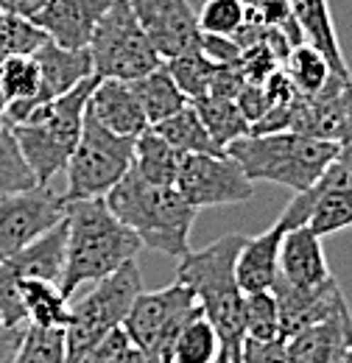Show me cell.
<instances>
[{
  "mask_svg": "<svg viewBox=\"0 0 352 363\" xmlns=\"http://www.w3.org/2000/svg\"><path fill=\"white\" fill-rule=\"evenodd\" d=\"M243 240L246 235L238 232L224 235L207 249L187 252L185 257H179L176 266V282L187 285L199 299L202 313L216 327L221 352L229 358V363L241 361L246 344V324H243L246 294L235 279V260Z\"/></svg>",
  "mask_w": 352,
  "mask_h": 363,
  "instance_id": "cell-1",
  "label": "cell"
},
{
  "mask_svg": "<svg viewBox=\"0 0 352 363\" xmlns=\"http://www.w3.org/2000/svg\"><path fill=\"white\" fill-rule=\"evenodd\" d=\"M67 243L65 274L59 288L73 296L84 282H98L121 266L132 263L143 240L106 204L104 196L67 201Z\"/></svg>",
  "mask_w": 352,
  "mask_h": 363,
  "instance_id": "cell-2",
  "label": "cell"
},
{
  "mask_svg": "<svg viewBox=\"0 0 352 363\" xmlns=\"http://www.w3.org/2000/svg\"><path fill=\"white\" fill-rule=\"evenodd\" d=\"M104 199L109 210L143 240V246L176 260L190 252V229L199 210L185 201L174 184H151L129 168V174Z\"/></svg>",
  "mask_w": 352,
  "mask_h": 363,
  "instance_id": "cell-3",
  "label": "cell"
},
{
  "mask_svg": "<svg viewBox=\"0 0 352 363\" xmlns=\"http://www.w3.org/2000/svg\"><path fill=\"white\" fill-rule=\"evenodd\" d=\"M252 182H274L294 193L313 187L339 154V143L299 132L246 135L224 148Z\"/></svg>",
  "mask_w": 352,
  "mask_h": 363,
  "instance_id": "cell-4",
  "label": "cell"
},
{
  "mask_svg": "<svg viewBox=\"0 0 352 363\" xmlns=\"http://www.w3.org/2000/svg\"><path fill=\"white\" fill-rule=\"evenodd\" d=\"M95 82L98 76H89L70 92L34 106L20 123L9 126L37 184H50L59 171H65L70 154L76 151Z\"/></svg>",
  "mask_w": 352,
  "mask_h": 363,
  "instance_id": "cell-5",
  "label": "cell"
},
{
  "mask_svg": "<svg viewBox=\"0 0 352 363\" xmlns=\"http://www.w3.org/2000/svg\"><path fill=\"white\" fill-rule=\"evenodd\" d=\"M140 291L143 274L132 260L98 279L87 296L70 305V318L65 324V363H79L106 333L121 327Z\"/></svg>",
  "mask_w": 352,
  "mask_h": 363,
  "instance_id": "cell-6",
  "label": "cell"
},
{
  "mask_svg": "<svg viewBox=\"0 0 352 363\" xmlns=\"http://www.w3.org/2000/svg\"><path fill=\"white\" fill-rule=\"evenodd\" d=\"M89 59L98 79L134 82L163 65V56L145 37L132 0H112L89 40Z\"/></svg>",
  "mask_w": 352,
  "mask_h": 363,
  "instance_id": "cell-7",
  "label": "cell"
},
{
  "mask_svg": "<svg viewBox=\"0 0 352 363\" xmlns=\"http://www.w3.org/2000/svg\"><path fill=\"white\" fill-rule=\"evenodd\" d=\"M199 313L202 305L193 291L174 279L160 291H140L121 327L148 363H171L176 335Z\"/></svg>",
  "mask_w": 352,
  "mask_h": 363,
  "instance_id": "cell-8",
  "label": "cell"
},
{
  "mask_svg": "<svg viewBox=\"0 0 352 363\" xmlns=\"http://www.w3.org/2000/svg\"><path fill=\"white\" fill-rule=\"evenodd\" d=\"M134 140L137 137H121L109 132L87 112L79 145L65 165V174H67L65 199L79 201V199L106 196L132 168Z\"/></svg>",
  "mask_w": 352,
  "mask_h": 363,
  "instance_id": "cell-9",
  "label": "cell"
},
{
  "mask_svg": "<svg viewBox=\"0 0 352 363\" xmlns=\"http://www.w3.org/2000/svg\"><path fill=\"white\" fill-rule=\"evenodd\" d=\"M277 224L282 229L308 224L319 238L352 229V168L333 160L313 187L294 193Z\"/></svg>",
  "mask_w": 352,
  "mask_h": 363,
  "instance_id": "cell-10",
  "label": "cell"
},
{
  "mask_svg": "<svg viewBox=\"0 0 352 363\" xmlns=\"http://www.w3.org/2000/svg\"><path fill=\"white\" fill-rule=\"evenodd\" d=\"M174 187L196 210L243 204L255 196V182L241 171V165L226 151L224 154H182Z\"/></svg>",
  "mask_w": 352,
  "mask_h": 363,
  "instance_id": "cell-11",
  "label": "cell"
},
{
  "mask_svg": "<svg viewBox=\"0 0 352 363\" xmlns=\"http://www.w3.org/2000/svg\"><path fill=\"white\" fill-rule=\"evenodd\" d=\"M67 216V199L48 184L0 196V263L23 252Z\"/></svg>",
  "mask_w": 352,
  "mask_h": 363,
  "instance_id": "cell-12",
  "label": "cell"
},
{
  "mask_svg": "<svg viewBox=\"0 0 352 363\" xmlns=\"http://www.w3.org/2000/svg\"><path fill=\"white\" fill-rule=\"evenodd\" d=\"M134 14L163 62L199 50L202 31L187 0H132Z\"/></svg>",
  "mask_w": 352,
  "mask_h": 363,
  "instance_id": "cell-13",
  "label": "cell"
},
{
  "mask_svg": "<svg viewBox=\"0 0 352 363\" xmlns=\"http://www.w3.org/2000/svg\"><path fill=\"white\" fill-rule=\"evenodd\" d=\"M271 294H274V302L280 311V338H291V335L302 333L305 327L333 316L336 311H341L347 305V296H344L341 285L336 282V277H330L319 285H310V288L291 285L282 277H277L271 285Z\"/></svg>",
  "mask_w": 352,
  "mask_h": 363,
  "instance_id": "cell-14",
  "label": "cell"
},
{
  "mask_svg": "<svg viewBox=\"0 0 352 363\" xmlns=\"http://www.w3.org/2000/svg\"><path fill=\"white\" fill-rule=\"evenodd\" d=\"M112 0H48L34 23L50 43L70 50H84L95 34L98 20Z\"/></svg>",
  "mask_w": 352,
  "mask_h": 363,
  "instance_id": "cell-15",
  "label": "cell"
},
{
  "mask_svg": "<svg viewBox=\"0 0 352 363\" xmlns=\"http://www.w3.org/2000/svg\"><path fill=\"white\" fill-rule=\"evenodd\" d=\"M352 347V311L344 305L333 316L285 338L288 363H341Z\"/></svg>",
  "mask_w": 352,
  "mask_h": 363,
  "instance_id": "cell-16",
  "label": "cell"
},
{
  "mask_svg": "<svg viewBox=\"0 0 352 363\" xmlns=\"http://www.w3.org/2000/svg\"><path fill=\"white\" fill-rule=\"evenodd\" d=\"M87 112L101 126L121 137H137L148 129L137 95L132 92L129 82L121 79H98L89 92Z\"/></svg>",
  "mask_w": 352,
  "mask_h": 363,
  "instance_id": "cell-17",
  "label": "cell"
},
{
  "mask_svg": "<svg viewBox=\"0 0 352 363\" xmlns=\"http://www.w3.org/2000/svg\"><path fill=\"white\" fill-rule=\"evenodd\" d=\"M34 59H37V67H40V92H37L34 106L48 104V101L70 92L84 79L95 76L87 48L84 50H70V48H62L50 43V40H45L43 45L34 50Z\"/></svg>",
  "mask_w": 352,
  "mask_h": 363,
  "instance_id": "cell-18",
  "label": "cell"
},
{
  "mask_svg": "<svg viewBox=\"0 0 352 363\" xmlns=\"http://www.w3.org/2000/svg\"><path fill=\"white\" fill-rule=\"evenodd\" d=\"M291 285L299 288H310L319 285L324 279H330V266L324 257V246L321 238L305 224V227H294L282 232V243H280V272Z\"/></svg>",
  "mask_w": 352,
  "mask_h": 363,
  "instance_id": "cell-19",
  "label": "cell"
},
{
  "mask_svg": "<svg viewBox=\"0 0 352 363\" xmlns=\"http://www.w3.org/2000/svg\"><path fill=\"white\" fill-rule=\"evenodd\" d=\"M285 229L274 224L265 229L263 235L246 238L238 260H235V279L243 294H258V291H271L277 272H280V243H282Z\"/></svg>",
  "mask_w": 352,
  "mask_h": 363,
  "instance_id": "cell-20",
  "label": "cell"
},
{
  "mask_svg": "<svg viewBox=\"0 0 352 363\" xmlns=\"http://www.w3.org/2000/svg\"><path fill=\"white\" fill-rule=\"evenodd\" d=\"M288 3H291L297 26L302 31V40L327 59V65H330V70L336 76L352 79L341 43H339V34H336V26H333L330 3L327 0H288Z\"/></svg>",
  "mask_w": 352,
  "mask_h": 363,
  "instance_id": "cell-21",
  "label": "cell"
},
{
  "mask_svg": "<svg viewBox=\"0 0 352 363\" xmlns=\"http://www.w3.org/2000/svg\"><path fill=\"white\" fill-rule=\"evenodd\" d=\"M70 296L53 279L28 277L20 279V302L26 311V324L40 330H65L70 318Z\"/></svg>",
  "mask_w": 352,
  "mask_h": 363,
  "instance_id": "cell-22",
  "label": "cell"
},
{
  "mask_svg": "<svg viewBox=\"0 0 352 363\" xmlns=\"http://www.w3.org/2000/svg\"><path fill=\"white\" fill-rule=\"evenodd\" d=\"M129 87H132V92L140 101V106H143V115H145L148 126L171 118L185 104H190V98L179 90V84L174 82L171 70L165 67V62L160 67H154L151 73L129 82Z\"/></svg>",
  "mask_w": 352,
  "mask_h": 363,
  "instance_id": "cell-23",
  "label": "cell"
},
{
  "mask_svg": "<svg viewBox=\"0 0 352 363\" xmlns=\"http://www.w3.org/2000/svg\"><path fill=\"white\" fill-rule=\"evenodd\" d=\"M179 162H182V151H176L174 145L160 137L151 126L137 135L134 140V162L132 168L140 174V179L151 182V184H174L179 174Z\"/></svg>",
  "mask_w": 352,
  "mask_h": 363,
  "instance_id": "cell-24",
  "label": "cell"
},
{
  "mask_svg": "<svg viewBox=\"0 0 352 363\" xmlns=\"http://www.w3.org/2000/svg\"><path fill=\"white\" fill-rule=\"evenodd\" d=\"M151 129L160 137H165L176 151H182V154H224V148L210 137L204 121L199 118L193 101L185 104L171 118L154 123Z\"/></svg>",
  "mask_w": 352,
  "mask_h": 363,
  "instance_id": "cell-25",
  "label": "cell"
},
{
  "mask_svg": "<svg viewBox=\"0 0 352 363\" xmlns=\"http://www.w3.org/2000/svg\"><path fill=\"white\" fill-rule=\"evenodd\" d=\"M199 118L204 121L210 137L219 143L221 148H226L229 143L241 140V137L249 135L252 123L243 118L241 106L235 98H221V95H204V98H196L193 101Z\"/></svg>",
  "mask_w": 352,
  "mask_h": 363,
  "instance_id": "cell-26",
  "label": "cell"
},
{
  "mask_svg": "<svg viewBox=\"0 0 352 363\" xmlns=\"http://www.w3.org/2000/svg\"><path fill=\"white\" fill-rule=\"evenodd\" d=\"M291 82V87L297 90V95H316L321 90L330 76H336L327 65V59L308 43L291 48V53L285 56V70H282Z\"/></svg>",
  "mask_w": 352,
  "mask_h": 363,
  "instance_id": "cell-27",
  "label": "cell"
},
{
  "mask_svg": "<svg viewBox=\"0 0 352 363\" xmlns=\"http://www.w3.org/2000/svg\"><path fill=\"white\" fill-rule=\"evenodd\" d=\"M221 355V341L216 327L204 313L193 316L176 335L171 363H213Z\"/></svg>",
  "mask_w": 352,
  "mask_h": 363,
  "instance_id": "cell-28",
  "label": "cell"
},
{
  "mask_svg": "<svg viewBox=\"0 0 352 363\" xmlns=\"http://www.w3.org/2000/svg\"><path fill=\"white\" fill-rule=\"evenodd\" d=\"M165 67L171 70V76H174V82L179 84V90L185 92L190 101L210 95L216 62H210L202 50H190V53H185V56L168 59Z\"/></svg>",
  "mask_w": 352,
  "mask_h": 363,
  "instance_id": "cell-29",
  "label": "cell"
},
{
  "mask_svg": "<svg viewBox=\"0 0 352 363\" xmlns=\"http://www.w3.org/2000/svg\"><path fill=\"white\" fill-rule=\"evenodd\" d=\"M34 184H37V179H34L17 140L11 135V129L6 123H0V196L28 190Z\"/></svg>",
  "mask_w": 352,
  "mask_h": 363,
  "instance_id": "cell-30",
  "label": "cell"
},
{
  "mask_svg": "<svg viewBox=\"0 0 352 363\" xmlns=\"http://www.w3.org/2000/svg\"><path fill=\"white\" fill-rule=\"evenodd\" d=\"M243 324H246V338L249 341H274V338H280V311H277V302H274L271 291L246 294Z\"/></svg>",
  "mask_w": 352,
  "mask_h": 363,
  "instance_id": "cell-31",
  "label": "cell"
},
{
  "mask_svg": "<svg viewBox=\"0 0 352 363\" xmlns=\"http://www.w3.org/2000/svg\"><path fill=\"white\" fill-rule=\"evenodd\" d=\"M196 20L202 34L235 37V31L246 23V6L243 0H204Z\"/></svg>",
  "mask_w": 352,
  "mask_h": 363,
  "instance_id": "cell-32",
  "label": "cell"
},
{
  "mask_svg": "<svg viewBox=\"0 0 352 363\" xmlns=\"http://www.w3.org/2000/svg\"><path fill=\"white\" fill-rule=\"evenodd\" d=\"M14 363H65V330H40L26 324Z\"/></svg>",
  "mask_w": 352,
  "mask_h": 363,
  "instance_id": "cell-33",
  "label": "cell"
},
{
  "mask_svg": "<svg viewBox=\"0 0 352 363\" xmlns=\"http://www.w3.org/2000/svg\"><path fill=\"white\" fill-rule=\"evenodd\" d=\"M199 50L216 65H241V56H243L241 45L232 37H216V34H202Z\"/></svg>",
  "mask_w": 352,
  "mask_h": 363,
  "instance_id": "cell-34",
  "label": "cell"
},
{
  "mask_svg": "<svg viewBox=\"0 0 352 363\" xmlns=\"http://www.w3.org/2000/svg\"><path fill=\"white\" fill-rule=\"evenodd\" d=\"M238 363H288L285 338H274V341H249L246 338Z\"/></svg>",
  "mask_w": 352,
  "mask_h": 363,
  "instance_id": "cell-35",
  "label": "cell"
},
{
  "mask_svg": "<svg viewBox=\"0 0 352 363\" xmlns=\"http://www.w3.org/2000/svg\"><path fill=\"white\" fill-rule=\"evenodd\" d=\"M235 101H238V106H241V112H243V118H246L249 123H258L265 112L271 109V101H268V95H265L263 84H249V82H246L243 90L235 95Z\"/></svg>",
  "mask_w": 352,
  "mask_h": 363,
  "instance_id": "cell-36",
  "label": "cell"
},
{
  "mask_svg": "<svg viewBox=\"0 0 352 363\" xmlns=\"http://www.w3.org/2000/svg\"><path fill=\"white\" fill-rule=\"evenodd\" d=\"M23 335H26V327H11L0 318V363H14Z\"/></svg>",
  "mask_w": 352,
  "mask_h": 363,
  "instance_id": "cell-37",
  "label": "cell"
},
{
  "mask_svg": "<svg viewBox=\"0 0 352 363\" xmlns=\"http://www.w3.org/2000/svg\"><path fill=\"white\" fill-rule=\"evenodd\" d=\"M45 3H48V0H0V9L9 11V14H17V17L34 20L45 9Z\"/></svg>",
  "mask_w": 352,
  "mask_h": 363,
  "instance_id": "cell-38",
  "label": "cell"
},
{
  "mask_svg": "<svg viewBox=\"0 0 352 363\" xmlns=\"http://www.w3.org/2000/svg\"><path fill=\"white\" fill-rule=\"evenodd\" d=\"M336 160H339L341 165L352 168V109H350V115H347L344 132L339 137V154H336Z\"/></svg>",
  "mask_w": 352,
  "mask_h": 363,
  "instance_id": "cell-39",
  "label": "cell"
},
{
  "mask_svg": "<svg viewBox=\"0 0 352 363\" xmlns=\"http://www.w3.org/2000/svg\"><path fill=\"white\" fill-rule=\"evenodd\" d=\"M109 363H148V361H145V355H143L134 344H129L126 350H121V352H118Z\"/></svg>",
  "mask_w": 352,
  "mask_h": 363,
  "instance_id": "cell-40",
  "label": "cell"
},
{
  "mask_svg": "<svg viewBox=\"0 0 352 363\" xmlns=\"http://www.w3.org/2000/svg\"><path fill=\"white\" fill-rule=\"evenodd\" d=\"M6 109H9V101H6V92H3V84H0V123L6 118Z\"/></svg>",
  "mask_w": 352,
  "mask_h": 363,
  "instance_id": "cell-41",
  "label": "cell"
},
{
  "mask_svg": "<svg viewBox=\"0 0 352 363\" xmlns=\"http://www.w3.org/2000/svg\"><path fill=\"white\" fill-rule=\"evenodd\" d=\"M213 363H229V358H226V355L221 352V355H219V358H216V361H213Z\"/></svg>",
  "mask_w": 352,
  "mask_h": 363,
  "instance_id": "cell-42",
  "label": "cell"
},
{
  "mask_svg": "<svg viewBox=\"0 0 352 363\" xmlns=\"http://www.w3.org/2000/svg\"><path fill=\"white\" fill-rule=\"evenodd\" d=\"M341 363H352V347L347 350V355H344V361H341Z\"/></svg>",
  "mask_w": 352,
  "mask_h": 363,
  "instance_id": "cell-43",
  "label": "cell"
}]
</instances>
